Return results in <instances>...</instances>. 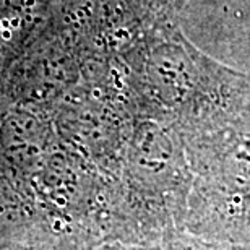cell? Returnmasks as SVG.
<instances>
[{
    "instance_id": "cell-1",
    "label": "cell",
    "mask_w": 250,
    "mask_h": 250,
    "mask_svg": "<svg viewBox=\"0 0 250 250\" xmlns=\"http://www.w3.org/2000/svg\"><path fill=\"white\" fill-rule=\"evenodd\" d=\"M47 138L46 121L31 107L12 106L0 116V146L17 163L38 161Z\"/></svg>"
},
{
    "instance_id": "cell-2",
    "label": "cell",
    "mask_w": 250,
    "mask_h": 250,
    "mask_svg": "<svg viewBox=\"0 0 250 250\" xmlns=\"http://www.w3.org/2000/svg\"><path fill=\"white\" fill-rule=\"evenodd\" d=\"M46 12H29L0 3V83L7 82L15 57Z\"/></svg>"
}]
</instances>
